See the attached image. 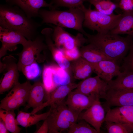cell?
I'll return each instance as SVG.
<instances>
[{
  "label": "cell",
  "mask_w": 133,
  "mask_h": 133,
  "mask_svg": "<svg viewBox=\"0 0 133 133\" xmlns=\"http://www.w3.org/2000/svg\"></svg>",
  "instance_id": "38"
},
{
  "label": "cell",
  "mask_w": 133,
  "mask_h": 133,
  "mask_svg": "<svg viewBox=\"0 0 133 133\" xmlns=\"http://www.w3.org/2000/svg\"><path fill=\"white\" fill-rule=\"evenodd\" d=\"M108 82L98 76L89 77L81 81L74 91L86 95L104 99L107 91Z\"/></svg>",
  "instance_id": "10"
},
{
  "label": "cell",
  "mask_w": 133,
  "mask_h": 133,
  "mask_svg": "<svg viewBox=\"0 0 133 133\" xmlns=\"http://www.w3.org/2000/svg\"><path fill=\"white\" fill-rule=\"evenodd\" d=\"M14 111L0 109V118L5 123L9 132L12 133H20L21 128L18 126Z\"/></svg>",
  "instance_id": "25"
},
{
  "label": "cell",
  "mask_w": 133,
  "mask_h": 133,
  "mask_svg": "<svg viewBox=\"0 0 133 133\" xmlns=\"http://www.w3.org/2000/svg\"><path fill=\"white\" fill-rule=\"evenodd\" d=\"M66 57L69 61L75 60L81 57V53L78 47L70 50H62Z\"/></svg>",
  "instance_id": "34"
},
{
  "label": "cell",
  "mask_w": 133,
  "mask_h": 133,
  "mask_svg": "<svg viewBox=\"0 0 133 133\" xmlns=\"http://www.w3.org/2000/svg\"><path fill=\"white\" fill-rule=\"evenodd\" d=\"M0 58L4 56L8 51H13L17 48V45H22L27 40L20 33L0 27Z\"/></svg>",
  "instance_id": "11"
},
{
  "label": "cell",
  "mask_w": 133,
  "mask_h": 133,
  "mask_svg": "<svg viewBox=\"0 0 133 133\" xmlns=\"http://www.w3.org/2000/svg\"><path fill=\"white\" fill-rule=\"evenodd\" d=\"M89 2L98 11L104 14L111 15L114 14V11L118 5L111 0H89Z\"/></svg>",
  "instance_id": "28"
},
{
  "label": "cell",
  "mask_w": 133,
  "mask_h": 133,
  "mask_svg": "<svg viewBox=\"0 0 133 133\" xmlns=\"http://www.w3.org/2000/svg\"><path fill=\"white\" fill-rule=\"evenodd\" d=\"M80 52L81 57L91 64L97 63L104 60L114 61L106 55L96 46L91 43H89L86 46H82Z\"/></svg>",
  "instance_id": "20"
},
{
  "label": "cell",
  "mask_w": 133,
  "mask_h": 133,
  "mask_svg": "<svg viewBox=\"0 0 133 133\" xmlns=\"http://www.w3.org/2000/svg\"><path fill=\"white\" fill-rule=\"evenodd\" d=\"M65 101L50 105V113L46 118L49 133H59L68 130L78 120V117L69 109Z\"/></svg>",
  "instance_id": "5"
},
{
  "label": "cell",
  "mask_w": 133,
  "mask_h": 133,
  "mask_svg": "<svg viewBox=\"0 0 133 133\" xmlns=\"http://www.w3.org/2000/svg\"><path fill=\"white\" fill-rule=\"evenodd\" d=\"M50 113V110L47 112L39 114L20 111L18 112L16 118L17 122L18 125L27 128L41 121L44 120Z\"/></svg>",
  "instance_id": "23"
},
{
  "label": "cell",
  "mask_w": 133,
  "mask_h": 133,
  "mask_svg": "<svg viewBox=\"0 0 133 133\" xmlns=\"http://www.w3.org/2000/svg\"><path fill=\"white\" fill-rule=\"evenodd\" d=\"M67 96L66 104L69 109L78 117L82 111L88 109L96 100L100 99L74 91H71Z\"/></svg>",
  "instance_id": "13"
},
{
  "label": "cell",
  "mask_w": 133,
  "mask_h": 133,
  "mask_svg": "<svg viewBox=\"0 0 133 133\" xmlns=\"http://www.w3.org/2000/svg\"><path fill=\"white\" fill-rule=\"evenodd\" d=\"M21 71L29 80L38 78L40 76L42 73L41 67L36 62L25 66L22 68Z\"/></svg>",
  "instance_id": "29"
},
{
  "label": "cell",
  "mask_w": 133,
  "mask_h": 133,
  "mask_svg": "<svg viewBox=\"0 0 133 133\" xmlns=\"http://www.w3.org/2000/svg\"><path fill=\"white\" fill-rule=\"evenodd\" d=\"M42 79L43 83L48 99L50 93L56 88L53 80L51 65L44 66L42 72Z\"/></svg>",
  "instance_id": "26"
},
{
  "label": "cell",
  "mask_w": 133,
  "mask_h": 133,
  "mask_svg": "<svg viewBox=\"0 0 133 133\" xmlns=\"http://www.w3.org/2000/svg\"><path fill=\"white\" fill-rule=\"evenodd\" d=\"M73 124L68 130V133H98L96 130L83 120Z\"/></svg>",
  "instance_id": "30"
},
{
  "label": "cell",
  "mask_w": 133,
  "mask_h": 133,
  "mask_svg": "<svg viewBox=\"0 0 133 133\" xmlns=\"http://www.w3.org/2000/svg\"><path fill=\"white\" fill-rule=\"evenodd\" d=\"M90 64L93 72L107 82L111 80L114 77L117 76L121 72L120 66L113 60H104L97 63Z\"/></svg>",
  "instance_id": "16"
},
{
  "label": "cell",
  "mask_w": 133,
  "mask_h": 133,
  "mask_svg": "<svg viewBox=\"0 0 133 133\" xmlns=\"http://www.w3.org/2000/svg\"><path fill=\"white\" fill-rule=\"evenodd\" d=\"M133 89V72L124 71L116 79L108 82L107 90Z\"/></svg>",
  "instance_id": "22"
},
{
  "label": "cell",
  "mask_w": 133,
  "mask_h": 133,
  "mask_svg": "<svg viewBox=\"0 0 133 133\" xmlns=\"http://www.w3.org/2000/svg\"><path fill=\"white\" fill-rule=\"evenodd\" d=\"M44 121L41 126L37 131L34 132L35 133H48L49 128L47 120L46 119Z\"/></svg>",
  "instance_id": "36"
},
{
  "label": "cell",
  "mask_w": 133,
  "mask_h": 133,
  "mask_svg": "<svg viewBox=\"0 0 133 133\" xmlns=\"http://www.w3.org/2000/svg\"><path fill=\"white\" fill-rule=\"evenodd\" d=\"M38 13L39 17L42 19L41 23L42 25L52 24L75 30L84 35L86 33L83 28L84 14L80 7L69 8L66 11L41 8Z\"/></svg>",
  "instance_id": "3"
},
{
  "label": "cell",
  "mask_w": 133,
  "mask_h": 133,
  "mask_svg": "<svg viewBox=\"0 0 133 133\" xmlns=\"http://www.w3.org/2000/svg\"><path fill=\"white\" fill-rule=\"evenodd\" d=\"M9 132L4 122L0 118V133H8Z\"/></svg>",
  "instance_id": "37"
},
{
  "label": "cell",
  "mask_w": 133,
  "mask_h": 133,
  "mask_svg": "<svg viewBox=\"0 0 133 133\" xmlns=\"http://www.w3.org/2000/svg\"><path fill=\"white\" fill-rule=\"evenodd\" d=\"M74 61L72 66L74 78L84 80L89 77L93 72L91 64L81 57Z\"/></svg>",
  "instance_id": "24"
},
{
  "label": "cell",
  "mask_w": 133,
  "mask_h": 133,
  "mask_svg": "<svg viewBox=\"0 0 133 133\" xmlns=\"http://www.w3.org/2000/svg\"><path fill=\"white\" fill-rule=\"evenodd\" d=\"M6 4L17 6L22 10L30 18L39 17V11L41 8L51 7L50 3L44 0H5Z\"/></svg>",
  "instance_id": "17"
},
{
  "label": "cell",
  "mask_w": 133,
  "mask_h": 133,
  "mask_svg": "<svg viewBox=\"0 0 133 133\" xmlns=\"http://www.w3.org/2000/svg\"><path fill=\"white\" fill-rule=\"evenodd\" d=\"M51 65L53 80L56 88L71 83L70 77L66 69L55 64H51Z\"/></svg>",
  "instance_id": "27"
},
{
  "label": "cell",
  "mask_w": 133,
  "mask_h": 133,
  "mask_svg": "<svg viewBox=\"0 0 133 133\" xmlns=\"http://www.w3.org/2000/svg\"><path fill=\"white\" fill-rule=\"evenodd\" d=\"M121 17L116 26L111 33L126 34L133 37V11L123 12Z\"/></svg>",
  "instance_id": "21"
},
{
  "label": "cell",
  "mask_w": 133,
  "mask_h": 133,
  "mask_svg": "<svg viewBox=\"0 0 133 133\" xmlns=\"http://www.w3.org/2000/svg\"><path fill=\"white\" fill-rule=\"evenodd\" d=\"M104 99L108 109L113 106L133 105V89L107 90Z\"/></svg>",
  "instance_id": "14"
},
{
  "label": "cell",
  "mask_w": 133,
  "mask_h": 133,
  "mask_svg": "<svg viewBox=\"0 0 133 133\" xmlns=\"http://www.w3.org/2000/svg\"><path fill=\"white\" fill-rule=\"evenodd\" d=\"M45 92L43 84L40 80L34 82L32 85L25 109L33 108L34 109L41 106L43 103Z\"/></svg>",
  "instance_id": "19"
},
{
  "label": "cell",
  "mask_w": 133,
  "mask_h": 133,
  "mask_svg": "<svg viewBox=\"0 0 133 133\" xmlns=\"http://www.w3.org/2000/svg\"><path fill=\"white\" fill-rule=\"evenodd\" d=\"M88 42L98 47L106 55L117 63L129 52L133 43V37L127 35L122 37L110 32L91 35L86 33Z\"/></svg>",
  "instance_id": "2"
},
{
  "label": "cell",
  "mask_w": 133,
  "mask_h": 133,
  "mask_svg": "<svg viewBox=\"0 0 133 133\" xmlns=\"http://www.w3.org/2000/svg\"><path fill=\"white\" fill-rule=\"evenodd\" d=\"M105 115L104 108L100 99L96 100L90 107L79 115L78 120H85L93 127L98 133H100L101 125L105 121Z\"/></svg>",
  "instance_id": "12"
},
{
  "label": "cell",
  "mask_w": 133,
  "mask_h": 133,
  "mask_svg": "<svg viewBox=\"0 0 133 133\" xmlns=\"http://www.w3.org/2000/svg\"><path fill=\"white\" fill-rule=\"evenodd\" d=\"M86 0H51L50 3L51 6L49 9H57L64 7L69 8H78L83 5Z\"/></svg>",
  "instance_id": "31"
},
{
  "label": "cell",
  "mask_w": 133,
  "mask_h": 133,
  "mask_svg": "<svg viewBox=\"0 0 133 133\" xmlns=\"http://www.w3.org/2000/svg\"><path fill=\"white\" fill-rule=\"evenodd\" d=\"M105 127L108 133H130L133 129L130 127L120 123L106 121Z\"/></svg>",
  "instance_id": "32"
},
{
  "label": "cell",
  "mask_w": 133,
  "mask_h": 133,
  "mask_svg": "<svg viewBox=\"0 0 133 133\" xmlns=\"http://www.w3.org/2000/svg\"><path fill=\"white\" fill-rule=\"evenodd\" d=\"M78 84L71 83L67 85L58 86L50 93L46 102L43 103L40 106L33 109L32 113H36L47 106L62 102L71 91L76 88Z\"/></svg>",
  "instance_id": "18"
},
{
  "label": "cell",
  "mask_w": 133,
  "mask_h": 133,
  "mask_svg": "<svg viewBox=\"0 0 133 133\" xmlns=\"http://www.w3.org/2000/svg\"><path fill=\"white\" fill-rule=\"evenodd\" d=\"M53 29L51 37L55 46L62 49L70 50L77 47L83 46L88 42L83 34L79 33L73 36L65 31L63 28L51 25Z\"/></svg>",
  "instance_id": "9"
},
{
  "label": "cell",
  "mask_w": 133,
  "mask_h": 133,
  "mask_svg": "<svg viewBox=\"0 0 133 133\" xmlns=\"http://www.w3.org/2000/svg\"><path fill=\"white\" fill-rule=\"evenodd\" d=\"M118 6L123 12L133 11V0H120Z\"/></svg>",
  "instance_id": "35"
},
{
  "label": "cell",
  "mask_w": 133,
  "mask_h": 133,
  "mask_svg": "<svg viewBox=\"0 0 133 133\" xmlns=\"http://www.w3.org/2000/svg\"><path fill=\"white\" fill-rule=\"evenodd\" d=\"M80 7L84 15L83 27L98 33L110 32L117 25L122 15V14L105 15L95 9H92L90 6L87 8L83 4Z\"/></svg>",
  "instance_id": "4"
},
{
  "label": "cell",
  "mask_w": 133,
  "mask_h": 133,
  "mask_svg": "<svg viewBox=\"0 0 133 133\" xmlns=\"http://www.w3.org/2000/svg\"><path fill=\"white\" fill-rule=\"evenodd\" d=\"M123 62L120 66L121 70L133 72V43L131 45L128 55L123 59Z\"/></svg>",
  "instance_id": "33"
},
{
  "label": "cell",
  "mask_w": 133,
  "mask_h": 133,
  "mask_svg": "<svg viewBox=\"0 0 133 133\" xmlns=\"http://www.w3.org/2000/svg\"><path fill=\"white\" fill-rule=\"evenodd\" d=\"M44 37L43 35L39 34L34 40H27L22 45V50L17 54L18 57L17 65L19 71L25 66L34 62L41 63L44 61V57L41 53L48 47L44 42Z\"/></svg>",
  "instance_id": "6"
},
{
  "label": "cell",
  "mask_w": 133,
  "mask_h": 133,
  "mask_svg": "<svg viewBox=\"0 0 133 133\" xmlns=\"http://www.w3.org/2000/svg\"><path fill=\"white\" fill-rule=\"evenodd\" d=\"M127 125L133 129V105L117 107L108 109L105 121Z\"/></svg>",
  "instance_id": "15"
},
{
  "label": "cell",
  "mask_w": 133,
  "mask_h": 133,
  "mask_svg": "<svg viewBox=\"0 0 133 133\" xmlns=\"http://www.w3.org/2000/svg\"><path fill=\"white\" fill-rule=\"evenodd\" d=\"M17 61V59L11 55L5 56L0 61V72L4 73L0 84V94L10 90L19 82Z\"/></svg>",
  "instance_id": "8"
},
{
  "label": "cell",
  "mask_w": 133,
  "mask_h": 133,
  "mask_svg": "<svg viewBox=\"0 0 133 133\" xmlns=\"http://www.w3.org/2000/svg\"><path fill=\"white\" fill-rule=\"evenodd\" d=\"M42 24L28 17L20 8L7 4L0 5V27L17 31L27 40H33L39 35Z\"/></svg>",
  "instance_id": "1"
},
{
  "label": "cell",
  "mask_w": 133,
  "mask_h": 133,
  "mask_svg": "<svg viewBox=\"0 0 133 133\" xmlns=\"http://www.w3.org/2000/svg\"><path fill=\"white\" fill-rule=\"evenodd\" d=\"M32 85L29 80L20 83H17L2 99L0 109L14 111L27 102Z\"/></svg>",
  "instance_id": "7"
}]
</instances>
